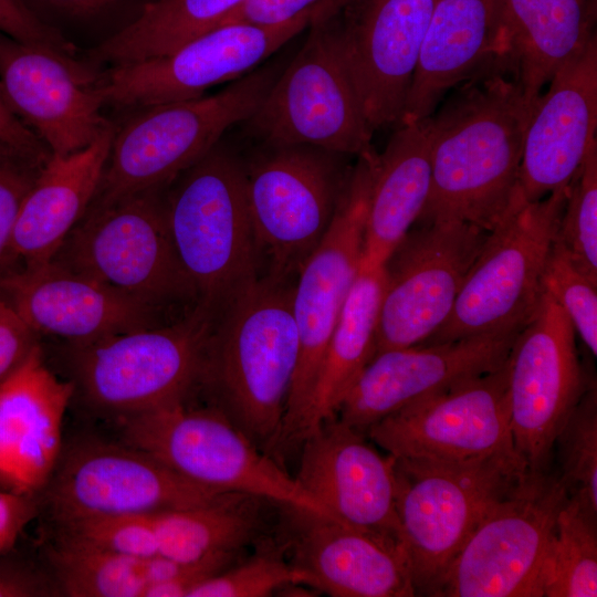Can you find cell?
<instances>
[{
  "label": "cell",
  "mask_w": 597,
  "mask_h": 597,
  "mask_svg": "<svg viewBox=\"0 0 597 597\" xmlns=\"http://www.w3.org/2000/svg\"><path fill=\"white\" fill-rule=\"evenodd\" d=\"M54 6L75 12H88L97 10L114 0H44Z\"/></svg>",
  "instance_id": "47"
},
{
  "label": "cell",
  "mask_w": 597,
  "mask_h": 597,
  "mask_svg": "<svg viewBox=\"0 0 597 597\" xmlns=\"http://www.w3.org/2000/svg\"><path fill=\"white\" fill-rule=\"evenodd\" d=\"M565 499L556 474L528 472L481 521L430 596L542 597L543 556Z\"/></svg>",
  "instance_id": "14"
},
{
  "label": "cell",
  "mask_w": 597,
  "mask_h": 597,
  "mask_svg": "<svg viewBox=\"0 0 597 597\" xmlns=\"http://www.w3.org/2000/svg\"><path fill=\"white\" fill-rule=\"evenodd\" d=\"M506 388L505 360L493 371L395 410L369 426L365 433L400 460L475 463L519 457L511 431Z\"/></svg>",
  "instance_id": "16"
},
{
  "label": "cell",
  "mask_w": 597,
  "mask_h": 597,
  "mask_svg": "<svg viewBox=\"0 0 597 597\" xmlns=\"http://www.w3.org/2000/svg\"><path fill=\"white\" fill-rule=\"evenodd\" d=\"M46 160L0 139V269L13 261L14 223L24 197Z\"/></svg>",
  "instance_id": "40"
},
{
  "label": "cell",
  "mask_w": 597,
  "mask_h": 597,
  "mask_svg": "<svg viewBox=\"0 0 597 597\" xmlns=\"http://www.w3.org/2000/svg\"><path fill=\"white\" fill-rule=\"evenodd\" d=\"M541 594L542 597L597 596V516L567 498L545 547Z\"/></svg>",
  "instance_id": "35"
},
{
  "label": "cell",
  "mask_w": 597,
  "mask_h": 597,
  "mask_svg": "<svg viewBox=\"0 0 597 597\" xmlns=\"http://www.w3.org/2000/svg\"><path fill=\"white\" fill-rule=\"evenodd\" d=\"M75 395L36 344L0 380V489L39 494L63 449L64 415Z\"/></svg>",
  "instance_id": "26"
},
{
  "label": "cell",
  "mask_w": 597,
  "mask_h": 597,
  "mask_svg": "<svg viewBox=\"0 0 597 597\" xmlns=\"http://www.w3.org/2000/svg\"><path fill=\"white\" fill-rule=\"evenodd\" d=\"M95 66H75L0 32V90L14 115L52 155L67 156L92 144L112 125Z\"/></svg>",
  "instance_id": "19"
},
{
  "label": "cell",
  "mask_w": 597,
  "mask_h": 597,
  "mask_svg": "<svg viewBox=\"0 0 597 597\" xmlns=\"http://www.w3.org/2000/svg\"><path fill=\"white\" fill-rule=\"evenodd\" d=\"M490 231L460 221L416 222L384 262L375 354L420 345L450 315Z\"/></svg>",
  "instance_id": "17"
},
{
  "label": "cell",
  "mask_w": 597,
  "mask_h": 597,
  "mask_svg": "<svg viewBox=\"0 0 597 597\" xmlns=\"http://www.w3.org/2000/svg\"><path fill=\"white\" fill-rule=\"evenodd\" d=\"M280 544L307 585L332 597L417 596L406 552L387 534L281 505Z\"/></svg>",
  "instance_id": "21"
},
{
  "label": "cell",
  "mask_w": 597,
  "mask_h": 597,
  "mask_svg": "<svg viewBox=\"0 0 597 597\" xmlns=\"http://www.w3.org/2000/svg\"><path fill=\"white\" fill-rule=\"evenodd\" d=\"M318 1L321 0H247L220 25L228 23L279 24L296 17Z\"/></svg>",
  "instance_id": "45"
},
{
  "label": "cell",
  "mask_w": 597,
  "mask_h": 597,
  "mask_svg": "<svg viewBox=\"0 0 597 597\" xmlns=\"http://www.w3.org/2000/svg\"><path fill=\"white\" fill-rule=\"evenodd\" d=\"M174 181L165 197L169 234L197 306L216 315L260 277L244 167L216 145Z\"/></svg>",
  "instance_id": "3"
},
{
  "label": "cell",
  "mask_w": 597,
  "mask_h": 597,
  "mask_svg": "<svg viewBox=\"0 0 597 597\" xmlns=\"http://www.w3.org/2000/svg\"><path fill=\"white\" fill-rule=\"evenodd\" d=\"M341 0H321L273 25L228 23L154 59L108 67L97 88L104 105L136 109L192 100L208 88L240 78Z\"/></svg>",
  "instance_id": "15"
},
{
  "label": "cell",
  "mask_w": 597,
  "mask_h": 597,
  "mask_svg": "<svg viewBox=\"0 0 597 597\" xmlns=\"http://www.w3.org/2000/svg\"><path fill=\"white\" fill-rule=\"evenodd\" d=\"M265 67L237 78L217 94L136 108L114 128L109 156L91 206L164 188L248 121L276 78Z\"/></svg>",
  "instance_id": "5"
},
{
  "label": "cell",
  "mask_w": 597,
  "mask_h": 597,
  "mask_svg": "<svg viewBox=\"0 0 597 597\" xmlns=\"http://www.w3.org/2000/svg\"><path fill=\"white\" fill-rule=\"evenodd\" d=\"M377 160L376 150L357 157L325 235L296 275L292 310L300 356L274 450L277 457L292 446L325 349L358 274Z\"/></svg>",
  "instance_id": "13"
},
{
  "label": "cell",
  "mask_w": 597,
  "mask_h": 597,
  "mask_svg": "<svg viewBox=\"0 0 597 597\" xmlns=\"http://www.w3.org/2000/svg\"><path fill=\"white\" fill-rule=\"evenodd\" d=\"M568 317L544 291L506 359L515 451L531 472L548 471L555 440L591 379L580 363Z\"/></svg>",
  "instance_id": "18"
},
{
  "label": "cell",
  "mask_w": 597,
  "mask_h": 597,
  "mask_svg": "<svg viewBox=\"0 0 597 597\" xmlns=\"http://www.w3.org/2000/svg\"><path fill=\"white\" fill-rule=\"evenodd\" d=\"M293 285L260 276L217 312L201 381L213 389V405L272 457L300 356Z\"/></svg>",
  "instance_id": "2"
},
{
  "label": "cell",
  "mask_w": 597,
  "mask_h": 597,
  "mask_svg": "<svg viewBox=\"0 0 597 597\" xmlns=\"http://www.w3.org/2000/svg\"><path fill=\"white\" fill-rule=\"evenodd\" d=\"M312 146H272L244 168L245 196L259 266L289 281L325 235L350 171L339 157Z\"/></svg>",
  "instance_id": "11"
},
{
  "label": "cell",
  "mask_w": 597,
  "mask_h": 597,
  "mask_svg": "<svg viewBox=\"0 0 597 597\" xmlns=\"http://www.w3.org/2000/svg\"><path fill=\"white\" fill-rule=\"evenodd\" d=\"M41 494L0 489V557L13 549L25 527L42 513Z\"/></svg>",
  "instance_id": "43"
},
{
  "label": "cell",
  "mask_w": 597,
  "mask_h": 597,
  "mask_svg": "<svg viewBox=\"0 0 597 597\" xmlns=\"http://www.w3.org/2000/svg\"><path fill=\"white\" fill-rule=\"evenodd\" d=\"M431 155L427 118L399 124L378 154L365 220L360 264L383 265L427 202Z\"/></svg>",
  "instance_id": "30"
},
{
  "label": "cell",
  "mask_w": 597,
  "mask_h": 597,
  "mask_svg": "<svg viewBox=\"0 0 597 597\" xmlns=\"http://www.w3.org/2000/svg\"><path fill=\"white\" fill-rule=\"evenodd\" d=\"M384 266L360 264L355 282L325 349L312 396L293 442L336 417L348 390L375 354Z\"/></svg>",
  "instance_id": "31"
},
{
  "label": "cell",
  "mask_w": 597,
  "mask_h": 597,
  "mask_svg": "<svg viewBox=\"0 0 597 597\" xmlns=\"http://www.w3.org/2000/svg\"><path fill=\"white\" fill-rule=\"evenodd\" d=\"M397 514L416 595L430 596L490 510L531 471L519 457L475 463L395 459Z\"/></svg>",
  "instance_id": "9"
},
{
  "label": "cell",
  "mask_w": 597,
  "mask_h": 597,
  "mask_svg": "<svg viewBox=\"0 0 597 597\" xmlns=\"http://www.w3.org/2000/svg\"><path fill=\"white\" fill-rule=\"evenodd\" d=\"M498 0H436L400 124L429 117L492 57Z\"/></svg>",
  "instance_id": "29"
},
{
  "label": "cell",
  "mask_w": 597,
  "mask_h": 597,
  "mask_svg": "<svg viewBox=\"0 0 597 597\" xmlns=\"http://www.w3.org/2000/svg\"><path fill=\"white\" fill-rule=\"evenodd\" d=\"M519 333L420 344L376 354L336 417L363 432L395 410L501 367Z\"/></svg>",
  "instance_id": "22"
},
{
  "label": "cell",
  "mask_w": 597,
  "mask_h": 597,
  "mask_svg": "<svg viewBox=\"0 0 597 597\" xmlns=\"http://www.w3.org/2000/svg\"><path fill=\"white\" fill-rule=\"evenodd\" d=\"M163 188L91 206L51 261L122 292L159 314L196 308L197 292L176 254Z\"/></svg>",
  "instance_id": "8"
},
{
  "label": "cell",
  "mask_w": 597,
  "mask_h": 597,
  "mask_svg": "<svg viewBox=\"0 0 597 597\" xmlns=\"http://www.w3.org/2000/svg\"><path fill=\"white\" fill-rule=\"evenodd\" d=\"M593 0H498L491 60L534 104L595 35Z\"/></svg>",
  "instance_id": "27"
},
{
  "label": "cell",
  "mask_w": 597,
  "mask_h": 597,
  "mask_svg": "<svg viewBox=\"0 0 597 597\" xmlns=\"http://www.w3.org/2000/svg\"><path fill=\"white\" fill-rule=\"evenodd\" d=\"M567 186L535 201L525 200L520 190L490 231L447 321L422 344L515 334L525 326L544 293L543 273Z\"/></svg>",
  "instance_id": "10"
},
{
  "label": "cell",
  "mask_w": 597,
  "mask_h": 597,
  "mask_svg": "<svg viewBox=\"0 0 597 597\" xmlns=\"http://www.w3.org/2000/svg\"><path fill=\"white\" fill-rule=\"evenodd\" d=\"M114 128L112 124L76 153L50 155L20 207L11 239L13 261L25 268L54 258L98 190Z\"/></svg>",
  "instance_id": "28"
},
{
  "label": "cell",
  "mask_w": 597,
  "mask_h": 597,
  "mask_svg": "<svg viewBox=\"0 0 597 597\" xmlns=\"http://www.w3.org/2000/svg\"><path fill=\"white\" fill-rule=\"evenodd\" d=\"M453 90L427 117L431 182L416 222L460 221L492 231L520 193L534 104L492 60Z\"/></svg>",
  "instance_id": "1"
},
{
  "label": "cell",
  "mask_w": 597,
  "mask_h": 597,
  "mask_svg": "<svg viewBox=\"0 0 597 597\" xmlns=\"http://www.w3.org/2000/svg\"><path fill=\"white\" fill-rule=\"evenodd\" d=\"M543 287L561 306L575 333L597 355V283L583 274L555 241L551 247Z\"/></svg>",
  "instance_id": "39"
},
{
  "label": "cell",
  "mask_w": 597,
  "mask_h": 597,
  "mask_svg": "<svg viewBox=\"0 0 597 597\" xmlns=\"http://www.w3.org/2000/svg\"><path fill=\"white\" fill-rule=\"evenodd\" d=\"M555 241L575 266L597 283V142L567 186Z\"/></svg>",
  "instance_id": "37"
},
{
  "label": "cell",
  "mask_w": 597,
  "mask_h": 597,
  "mask_svg": "<svg viewBox=\"0 0 597 597\" xmlns=\"http://www.w3.org/2000/svg\"><path fill=\"white\" fill-rule=\"evenodd\" d=\"M213 320L196 306L168 324L71 344L75 391L114 420L186 400L202 381Z\"/></svg>",
  "instance_id": "6"
},
{
  "label": "cell",
  "mask_w": 597,
  "mask_h": 597,
  "mask_svg": "<svg viewBox=\"0 0 597 597\" xmlns=\"http://www.w3.org/2000/svg\"><path fill=\"white\" fill-rule=\"evenodd\" d=\"M0 32L28 45L48 51L70 64L84 66L77 49L43 22L23 0H0Z\"/></svg>",
  "instance_id": "41"
},
{
  "label": "cell",
  "mask_w": 597,
  "mask_h": 597,
  "mask_svg": "<svg viewBox=\"0 0 597 597\" xmlns=\"http://www.w3.org/2000/svg\"><path fill=\"white\" fill-rule=\"evenodd\" d=\"M301 488L337 521L400 541L395 458L380 454L363 432L337 417L301 442Z\"/></svg>",
  "instance_id": "23"
},
{
  "label": "cell",
  "mask_w": 597,
  "mask_h": 597,
  "mask_svg": "<svg viewBox=\"0 0 597 597\" xmlns=\"http://www.w3.org/2000/svg\"><path fill=\"white\" fill-rule=\"evenodd\" d=\"M556 474L566 498L597 516V392L593 381L575 406L555 443Z\"/></svg>",
  "instance_id": "36"
},
{
  "label": "cell",
  "mask_w": 597,
  "mask_h": 597,
  "mask_svg": "<svg viewBox=\"0 0 597 597\" xmlns=\"http://www.w3.org/2000/svg\"><path fill=\"white\" fill-rule=\"evenodd\" d=\"M341 0L318 15L289 66L248 119L271 146H312L344 156L374 150L373 130L342 44Z\"/></svg>",
  "instance_id": "7"
},
{
  "label": "cell",
  "mask_w": 597,
  "mask_h": 597,
  "mask_svg": "<svg viewBox=\"0 0 597 597\" xmlns=\"http://www.w3.org/2000/svg\"><path fill=\"white\" fill-rule=\"evenodd\" d=\"M0 291L34 333L71 344L168 324L142 302L54 261L2 276Z\"/></svg>",
  "instance_id": "24"
},
{
  "label": "cell",
  "mask_w": 597,
  "mask_h": 597,
  "mask_svg": "<svg viewBox=\"0 0 597 597\" xmlns=\"http://www.w3.org/2000/svg\"><path fill=\"white\" fill-rule=\"evenodd\" d=\"M268 502L255 495L230 493L210 504L147 514L158 557L189 564L217 554L241 553L261 540Z\"/></svg>",
  "instance_id": "32"
},
{
  "label": "cell",
  "mask_w": 597,
  "mask_h": 597,
  "mask_svg": "<svg viewBox=\"0 0 597 597\" xmlns=\"http://www.w3.org/2000/svg\"><path fill=\"white\" fill-rule=\"evenodd\" d=\"M34 333L0 291V380L36 345Z\"/></svg>",
  "instance_id": "44"
},
{
  "label": "cell",
  "mask_w": 597,
  "mask_h": 597,
  "mask_svg": "<svg viewBox=\"0 0 597 597\" xmlns=\"http://www.w3.org/2000/svg\"><path fill=\"white\" fill-rule=\"evenodd\" d=\"M40 494L42 513L60 525L94 517L190 509L230 493L200 486L119 440L82 437L63 446Z\"/></svg>",
  "instance_id": "12"
},
{
  "label": "cell",
  "mask_w": 597,
  "mask_h": 597,
  "mask_svg": "<svg viewBox=\"0 0 597 597\" xmlns=\"http://www.w3.org/2000/svg\"><path fill=\"white\" fill-rule=\"evenodd\" d=\"M114 421L119 441L200 486L255 495L336 520L214 405L193 408L184 400Z\"/></svg>",
  "instance_id": "4"
},
{
  "label": "cell",
  "mask_w": 597,
  "mask_h": 597,
  "mask_svg": "<svg viewBox=\"0 0 597 597\" xmlns=\"http://www.w3.org/2000/svg\"><path fill=\"white\" fill-rule=\"evenodd\" d=\"M548 84L533 105L524 136L519 188L527 201L566 187L596 142V36Z\"/></svg>",
  "instance_id": "25"
},
{
  "label": "cell",
  "mask_w": 597,
  "mask_h": 597,
  "mask_svg": "<svg viewBox=\"0 0 597 597\" xmlns=\"http://www.w3.org/2000/svg\"><path fill=\"white\" fill-rule=\"evenodd\" d=\"M61 596L48 567L15 549L0 557V597Z\"/></svg>",
  "instance_id": "42"
},
{
  "label": "cell",
  "mask_w": 597,
  "mask_h": 597,
  "mask_svg": "<svg viewBox=\"0 0 597 597\" xmlns=\"http://www.w3.org/2000/svg\"><path fill=\"white\" fill-rule=\"evenodd\" d=\"M247 0H156L139 17L94 49L87 61L98 69L132 64L168 54L218 28Z\"/></svg>",
  "instance_id": "34"
},
{
  "label": "cell",
  "mask_w": 597,
  "mask_h": 597,
  "mask_svg": "<svg viewBox=\"0 0 597 597\" xmlns=\"http://www.w3.org/2000/svg\"><path fill=\"white\" fill-rule=\"evenodd\" d=\"M259 546L254 556L203 580L188 597H266L292 583L307 585L305 574L287 559L280 543L261 538Z\"/></svg>",
  "instance_id": "38"
},
{
  "label": "cell",
  "mask_w": 597,
  "mask_h": 597,
  "mask_svg": "<svg viewBox=\"0 0 597 597\" xmlns=\"http://www.w3.org/2000/svg\"><path fill=\"white\" fill-rule=\"evenodd\" d=\"M436 0H350L341 36L373 132L400 124Z\"/></svg>",
  "instance_id": "20"
},
{
  "label": "cell",
  "mask_w": 597,
  "mask_h": 597,
  "mask_svg": "<svg viewBox=\"0 0 597 597\" xmlns=\"http://www.w3.org/2000/svg\"><path fill=\"white\" fill-rule=\"evenodd\" d=\"M44 561L61 596L145 597L148 588L175 577L185 564L143 558L61 536L44 547Z\"/></svg>",
  "instance_id": "33"
},
{
  "label": "cell",
  "mask_w": 597,
  "mask_h": 597,
  "mask_svg": "<svg viewBox=\"0 0 597 597\" xmlns=\"http://www.w3.org/2000/svg\"><path fill=\"white\" fill-rule=\"evenodd\" d=\"M0 139L46 160L51 153L11 111L0 90Z\"/></svg>",
  "instance_id": "46"
}]
</instances>
